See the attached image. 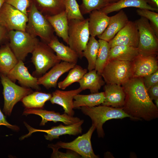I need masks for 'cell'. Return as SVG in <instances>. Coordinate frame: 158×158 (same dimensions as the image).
Instances as JSON below:
<instances>
[{
	"instance_id": "cell-1",
	"label": "cell",
	"mask_w": 158,
	"mask_h": 158,
	"mask_svg": "<svg viewBox=\"0 0 158 158\" xmlns=\"http://www.w3.org/2000/svg\"><path fill=\"white\" fill-rule=\"evenodd\" d=\"M125 97L123 107L135 120L150 121L158 117V108L150 98L141 77H133L122 85Z\"/></svg>"
},
{
	"instance_id": "cell-2",
	"label": "cell",
	"mask_w": 158,
	"mask_h": 158,
	"mask_svg": "<svg viewBox=\"0 0 158 158\" xmlns=\"http://www.w3.org/2000/svg\"><path fill=\"white\" fill-rule=\"evenodd\" d=\"M81 111L91 119L92 124L97 130L98 137L103 138L105 134L103 128L104 124L107 121L114 119H122L128 117L135 119L125 112L122 108H115L104 105L92 107H82Z\"/></svg>"
},
{
	"instance_id": "cell-3",
	"label": "cell",
	"mask_w": 158,
	"mask_h": 158,
	"mask_svg": "<svg viewBox=\"0 0 158 158\" xmlns=\"http://www.w3.org/2000/svg\"><path fill=\"white\" fill-rule=\"evenodd\" d=\"M31 0L28 10V21L25 31L35 37L39 36L41 41L48 44L54 36V30L45 16Z\"/></svg>"
},
{
	"instance_id": "cell-4",
	"label": "cell",
	"mask_w": 158,
	"mask_h": 158,
	"mask_svg": "<svg viewBox=\"0 0 158 158\" xmlns=\"http://www.w3.org/2000/svg\"><path fill=\"white\" fill-rule=\"evenodd\" d=\"M101 75L106 84L122 85L133 77L132 61L109 60Z\"/></svg>"
},
{
	"instance_id": "cell-5",
	"label": "cell",
	"mask_w": 158,
	"mask_h": 158,
	"mask_svg": "<svg viewBox=\"0 0 158 158\" xmlns=\"http://www.w3.org/2000/svg\"><path fill=\"white\" fill-rule=\"evenodd\" d=\"M135 22L139 32V41L137 48L139 54L142 56L157 55L158 37L148 20L141 17Z\"/></svg>"
},
{
	"instance_id": "cell-6",
	"label": "cell",
	"mask_w": 158,
	"mask_h": 158,
	"mask_svg": "<svg viewBox=\"0 0 158 158\" xmlns=\"http://www.w3.org/2000/svg\"><path fill=\"white\" fill-rule=\"evenodd\" d=\"M54 52L47 44L39 42L32 53L31 61L35 67L33 76L37 78L41 77L61 62Z\"/></svg>"
},
{
	"instance_id": "cell-7",
	"label": "cell",
	"mask_w": 158,
	"mask_h": 158,
	"mask_svg": "<svg viewBox=\"0 0 158 158\" xmlns=\"http://www.w3.org/2000/svg\"><path fill=\"white\" fill-rule=\"evenodd\" d=\"M88 19H72L68 21L69 46L82 58L90 38Z\"/></svg>"
},
{
	"instance_id": "cell-8",
	"label": "cell",
	"mask_w": 158,
	"mask_h": 158,
	"mask_svg": "<svg viewBox=\"0 0 158 158\" xmlns=\"http://www.w3.org/2000/svg\"><path fill=\"white\" fill-rule=\"evenodd\" d=\"M9 45L18 61H23L29 53H32L39 42L36 37L26 31L13 30L8 33Z\"/></svg>"
},
{
	"instance_id": "cell-9",
	"label": "cell",
	"mask_w": 158,
	"mask_h": 158,
	"mask_svg": "<svg viewBox=\"0 0 158 158\" xmlns=\"http://www.w3.org/2000/svg\"><path fill=\"white\" fill-rule=\"evenodd\" d=\"M0 74V81L3 88L4 101L3 111L6 115L10 116L14 105L33 92L31 88L19 86L6 75Z\"/></svg>"
},
{
	"instance_id": "cell-10",
	"label": "cell",
	"mask_w": 158,
	"mask_h": 158,
	"mask_svg": "<svg viewBox=\"0 0 158 158\" xmlns=\"http://www.w3.org/2000/svg\"><path fill=\"white\" fill-rule=\"evenodd\" d=\"M95 129V126L92 125L86 133L78 136L73 141L66 142L59 141L52 145L58 149L63 148L73 151L82 158H99L94 153L91 140L92 133Z\"/></svg>"
},
{
	"instance_id": "cell-11",
	"label": "cell",
	"mask_w": 158,
	"mask_h": 158,
	"mask_svg": "<svg viewBox=\"0 0 158 158\" xmlns=\"http://www.w3.org/2000/svg\"><path fill=\"white\" fill-rule=\"evenodd\" d=\"M28 16L13 6L4 3L0 9V25L8 31H25Z\"/></svg>"
},
{
	"instance_id": "cell-12",
	"label": "cell",
	"mask_w": 158,
	"mask_h": 158,
	"mask_svg": "<svg viewBox=\"0 0 158 158\" xmlns=\"http://www.w3.org/2000/svg\"><path fill=\"white\" fill-rule=\"evenodd\" d=\"M83 120L75 123L64 126L62 124L59 126L52 127L48 130H41L34 128L24 122L25 126L28 130L29 133L27 134L22 136L20 138L21 140L30 136L33 133L37 132H45L47 133L44 135L46 140L52 141L55 139L59 138V136L63 135H76L82 133V125L84 123Z\"/></svg>"
},
{
	"instance_id": "cell-13",
	"label": "cell",
	"mask_w": 158,
	"mask_h": 158,
	"mask_svg": "<svg viewBox=\"0 0 158 158\" xmlns=\"http://www.w3.org/2000/svg\"><path fill=\"white\" fill-rule=\"evenodd\" d=\"M139 34L135 22L128 21L126 25L108 42L110 48L116 45L138 48Z\"/></svg>"
},
{
	"instance_id": "cell-14",
	"label": "cell",
	"mask_w": 158,
	"mask_h": 158,
	"mask_svg": "<svg viewBox=\"0 0 158 158\" xmlns=\"http://www.w3.org/2000/svg\"><path fill=\"white\" fill-rule=\"evenodd\" d=\"M34 114L40 116L42 120L40 124V126H44L49 121L63 122L66 125L73 124L80 121L81 120L77 117H74L64 113L61 114L59 113L54 111H48L41 109L25 108L23 115H27Z\"/></svg>"
},
{
	"instance_id": "cell-15",
	"label": "cell",
	"mask_w": 158,
	"mask_h": 158,
	"mask_svg": "<svg viewBox=\"0 0 158 158\" xmlns=\"http://www.w3.org/2000/svg\"><path fill=\"white\" fill-rule=\"evenodd\" d=\"M14 82L17 80L22 86L40 90L41 88L37 83L38 78L32 75L23 61L18 63L6 75Z\"/></svg>"
},
{
	"instance_id": "cell-16",
	"label": "cell",
	"mask_w": 158,
	"mask_h": 158,
	"mask_svg": "<svg viewBox=\"0 0 158 158\" xmlns=\"http://www.w3.org/2000/svg\"><path fill=\"white\" fill-rule=\"evenodd\" d=\"M76 64L62 61L52 67L48 72L38 78L37 83L47 89L55 88L58 79L61 75L73 68Z\"/></svg>"
},
{
	"instance_id": "cell-17",
	"label": "cell",
	"mask_w": 158,
	"mask_h": 158,
	"mask_svg": "<svg viewBox=\"0 0 158 158\" xmlns=\"http://www.w3.org/2000/svg\"><path fill=\"white\" fill-rule=\"evenodd\" d=\"M156 56H142L139 54L132 61L133 77L143 78L158 70Z\"/></svg>"
},
{
	"instance_id": "cell-18",
	"label": "cell",
	"mask_w": 158,
	"mask_h": 158,
	"mask_svg": "<svg viewBox=\"0 0 158 158\" xmlns=\"http://www.w3.org/2000/svg\"><path fill=\"white\" fill-rule=\"evenodd\" d=\"M83 91L80 87L68 91L56 90L52 93L50 100L52 104H56L61 106L64 113L73 116L74 114L73 110L74 97Z\"/></svg>"
},
{
	"instance_id": "cell-19",
	"label": "cell",
	"mask_w": 158,
	"mask_h": 158,
	"mask_svg": "<svg viewBox=\"0 0 158 158\" xmlns=\"http://www.w3.org/2000/svg\"><path fill=\"white\" fill-rule=\"evenodd\" d=\"M129 20L125 12L121 9L116 14L109 17V24L103 32L98 36L99 39L109 42L127 23Z\"/></svg>"
},
{
	"instance_id": "cell-20",
	"label": "cell",
	"mask_w": 158,
	"mask_h": 158,
	"mask_svg": "<svg viewBox=\"0 0 158 158\" xmlns=\"http://www.w3.org/2000/svg\"><path fill=\"white\" fill-rule=\"evenodd\" d=\"M105 99L102 105L115 108L123 107L125 95L122 86L116 84H107L104 88Z\"/></svg>"
},
{
	"instance_id": "cell-21",
	"label": "cell",
	"mask_w": 158,
	"mask_h": 158,
	"mask_svg": "<svg viewBox=\"0 0 158 158\" xmlns=\"http://www.w3.org/2000/svg\"><path fill=\"white\" fill-rule=\"evenodd\" d=\"M134 7L145 9L152 11H158V8L151 6L148 0H118L108 3L100 10L108 14L112 12L119 11L123 8Z\"/></svg>"
},
{
	"instance_id": "cell-22",
	"label": "cell",
	"mask_w": 158,
	"mask_h": 158,
	"mask_svg": "<svg viewBox=\"0 0 158 158\" xmlns=\"http://www.w3.org/2000/svg\"><path fill=\"white\" fill-rule=\"evenodd\" d=\"M88 27L91 36L95 37L102 34L107 27L109 17L101 10H95L90 13Z\"/></svg>"
},
{
	"instance_id": "cell-23",
	"label": "cell",
	"mask_w": 158,
	"mask_h": 158,
	"mask_svg": "<svg viewBox=\"0 0 158 158\" xmlns=\"http://www.w3.org/2000/svg\"><path fill=\"white\" fill-rule=\"evenodd\" d=\"M45 16L56 35L68 45V21L65 11L54 15Z\"/></svg>"
},
{
	"instance_id": "cell-24",
	"label": "cell",
	"mask_w": 158,
	"mask_h": 158,
	"mask_svg": "<svg viewBox=\"0 0 158 158\" xmlns=\"http://www.w3.org/2000/svg\"><path fill=\"white\" fill-rule=\"evenodd\" d=\"M47 44L61 61L77 64L79 58L78 54L69 46L60 42L57 37L54 35Z\"/></svg>"
},
{
	"instance_id": "cell-25",
	"label": "cell",
	"mask_w": 158,
	"mask_h": 158,
	"mask_svg": "<svg viewBox=\"0 0 158 158\" xmlns=\"http://www.w3.org/2000/svg\"><path fill=\"white\" fill-rule=\"evenodd\" d=\"M78 82L83 90L89 89L91 93L98 92L105 83L102 75L95 69L87 72Z\"/></svg>"
},
{
	"instance_id": "cell-26",
	"label": "cell",
	"mask_w": 158,
	"mask_h": 158,
	"mask_svg": "<svg viewBox=\"0 0 158 158\" xmlns=\"http://www.w3.org/2000/svg\"><path fill=\"white\" fill-rule=\"evenodd\" d=\"M139 55L137 48L127 46L116 45L110 48L108 60L116 59L132 61Z\"/></svg>"
},
{
	"instance_id": "cell-27",
	"label": "cell",
	"mask_w": 158,
	"mask_h": 158,
	"mask_svg": "<svg viewBox=\"0 0 158 158\" xmlns=\"http://www.w3.org/2000/svg\"><path fill=\"white\" fill-rule=\"evenodd\" d=\"M105 99L104 92L92 93L89 95H75L73 98V107L78 108L82 107H92L102 104Z\"/></svg>"
},
{
	"instance_id": "cell-28",
	"label": "cell",
	"mask_w": 158,
	"mask_h": 158,
	"mask_svg": "<svg viewBox=\"0 0 158 158\" xmlns=\"http://www.w3.org/2000/svg\"><path fill=\"white\" fill-rule=\"evenodd\" d=\"M9 43L0 48V73L7 75L18 62Z\"/></svg>"
},
{
	"instance_id": "cell-29",
	"label": "cell",
	"mask_w": 158,
	"mask_h": 158,
	"mask_svg": "<svg viewBox=\"0 0 158 158\" xmlns=\"http://www.w3.org/2000/svg\"><path fill=\"white\" fill-rule=\"evenodd\" d=\"M44 16H52L65 10L64 0H32Z\"/></svg>"
},
{
	"instance_id": "cell-30",
	"label": "cell",
	"mask_w": 158,
	"mask_h": 158,
	"mask_svg": "<svg viewBox=\"0 0 158 158\" xmlns=\"http://www.w3.org/2000/svg\"><path fill=\"white\" fill-rule=\"evenodd\" d=\"M51 96L50 93L37 91L25 96L21 101L26 108L41 109Z\"/></svg>"
},
{
	"instance_id": "cell-31",
	"label": "cell",
	"mask_w": 158,
	"mask_h": 158,
	"mask_svg": "<svg viewBox=\"0 0 158 158\" xmlns=\"http://www.w3.org/2000/svg\"><path fill=\"white\" fill-rule=\"evenodd\" d=\"M99 47L98 41L95 38V37L91 36L86 48L82 53L83 57H85L87 61V69L88 71L95 69Z\"/></svg>"
},
{
	"instance_id": "cell-32",
	"label": "cell",
	"mask_w": 158,
	"mask_h": 158,
	"mask_svg": "<svg viewBox=\"0 0 158 158\" xmlns=\"http://www.w3.org/2000/svg\"><path fill=\"white\" fill-rule=\"evenodd\" d=\"M87 72V69L84 68L80 65L76 64L70 70L66 77L57 84L58 87L64 90L75 82H78Z\"/></svg>"
},
{
	"instance_id": "cell-33",
	"label": "cell",
	"mask_w": 158,
	"mask_h": 158,
	"mask_svg": "<svg viewBox=\"0 0 158 158\" xmlns=\"http://www.w3.org/2000/svg\"><path fill=\"white\" fill-rule=\"evenodd\" d=\"M98 41L99 47L95 69L98 74L101 75L108 61L110 48L108 42L101 39H99Z\"/></svg>"
},
{
	"instance_id": "cell-34",
	"label": "cell",
	"mask_w": 158,
	"mask_h": 158,
	"mask_svg": "<svg viewBox=\"0 0 158 158\" xmlns=\"http://www.w3.org/2000/svg\"><path fill=\"white\" fill-rule=\"evenodd\" d=\"M64 5L68 21L72 19H85L76 0H64Z\"/></svg>"
},
{
	"instance_id": "cell-35",
	"label": "cell",
	"mask_w": 158,
	"mask_h": 158,
	"mask_svg": "<svg viewBox=\"0 0 158 158\" xmlns=\"http://www.w3.org/2000/svg\"><path fill=\"white\" fill-rule=\"evenodd\" d=\"M80 7L82 14L90 13L92 11L100 10L109 3L107 0H82Z\"/></svg>"
},
{
	"instance_id": "cell-36",
	"label": "cell",
	"mask_w": 158,
	"mask_h": 158,
	"mask_svg": "<svg viewBox=\"0 0 158 158\" xmlns=\"http://www.w3.org/2000/svg\"><path fill=\"white\" fill-rule=\"evenodd\" d=\"M136 12L138 15L150 21V23L158 37V13L145 9L138 8Z\"/></svg>"
},
{
	"instance_id": "cell-37",
	"label": "cell",
	"mask_w": 158,
	"mask_h": 158,
	"mask_svg": "<svg viewBox=\"0 0 158 158\" xmlns=\"http://www.w3.org/2000/svg\"><path fill=\"white\" fill-rule=\"evenodd\" d=\"M31 0H5V3L9 4L28 16V10Z\"/></svg>"
},
{
	"instance_id": "cell-38",
	"label": "cell",
	"mask_w": 158,
	"mask_h": 158,
	"mask_svg": "<svg viewBox=\"0 0 158 158\" xmlns=\"http://www.w3.org/2000/svg\"><path fill=\"white\" fill-rule=\"evenodd\" d=\"M49 147L52 149L53 152L51 155V158H81V156L77 153L71 150L68 151L66 153L61 152L59 151L58 149L51 144Z\"/></svg>"
},
{
	"instance_id": "cell-39",
	"label": "cell",
	"mask_w": 158,
	"mask_h": 158,
	"mask_svg": "<svg viewBox=\"0 0 158 158\" xmlns=\"http://www.w3.org/2000/svg\"><path fill=\"white\" fill-rule=\"evenodd\" d=\"M142 78L144 84L147 91L150 87L158 83V70Z\"/></svg>"
},
{
	"instance_id": "cell-40",
	"label": "cell",
	"mask_w": 158,
	"mask_h": 158,
	"mask_svg": "<svg viewBox=\"0 0 158 158\" xmlns=\"http://www.w3.org/2000/svg\"><path fill=\"white\" fill-rule=\"evenodd\" d=\"M2 125L5 126L8 128L15 130H17L19 129L18 126L12 125L7 121L5 116L0 109V126Z\"/></svg>"
},
{
	"instance_id": "cell-41",
	"label": "cell",
	"mask_w": 158,
	"mask_h": 158,
	"mask_svg": "<svg viewBox=\"0 0 158 158\" xmlns=\"http://www.w3.org/2000/svg\"><path fill=\"white\" fill-rule=\"evenodd\" d=\"M149 96L152 101L158 99V83L150 87L147 90Z\"/></svg>"
},
{
	"instance_id": "cell-42",
	"label": "cell",
	"mask_w": 158,
	"mask_h": 158,
	"mask_svg": "<svg viewBox=\"0 0 158 158\" xmlns=\"http://www.w3.org/2000/svg\"><path fill=\"white\" fill-rule=\"evenodd\" d=\"M8 31L4 27L0 25V43L8 37Z\"/></svg>"
},
{
	"instance_id": "cell-43",
	"label": "cell",
	"mask_w": 158,
	"mask_h": 158,
	"mask_svg": "<svg viewBox=\"0 0 158 158\" xmlns=\"http://www.w3.org/2000/svg\"><path fill=\"white\" fill-rule=\"evenodd\" d=\"M152 2L156 6V7L158 8V0H151Z\"/></svg>"
},
{
	"instance_id": "cell-44",
	"label": "cell",
	"mask_w": 158,
	"mask_h": 158,
	"mask_svg": "<svg viewBox=\"0 0 158 158\" xmlns=\"http://www.w3.org/2000/svg\"><path fill=\"white\" fill-rule=\"evenodd\" d=\"M4 3L5 0H0V9Z\"/></svg>"
},
{
	"instance_id": "cell-45",
	"label": "cell",
	"mask_w": 158,
	"mask_h": 158,
	"mask_svg": "<svg viewBox=\"0 0 158 158\" xmlns=\"http://www.w3.org/2000/svg\"><path fill=\"white\" fill-rule=\"evenodd\" d=\"M154 100V102L155 103V105L158 108V99H155Z\"/></svg>"
},
{
	"instance_id": "cell-46",
	"label": "cell",
	"mask_w": 158,
	"mask_h": 158,
	"mask_svg": "<svg viewBox=\"0 0 158 158\" xmlns=\"http://www.w3.org/2000/svg\"><path fill=\"white\" fill-rule=\"evenodd\" d=\"M110 3L116 1L118 0H107Z\"/></svg>"
},
{
	"instance_id": "cell-47",
	"label": "cell",
	"mask_w": 158,
	"mask_h": 158,
	"mask_svg": "<svg viewBox=\"0 0 158 158\" xmlns=\"http://www.w3.org/2000/svg\"><path fill=\"white\" fill-rule=\"evenodd\" d=\"M0 80H1V78H0Z\"/></svg>"
}]
</instances>
